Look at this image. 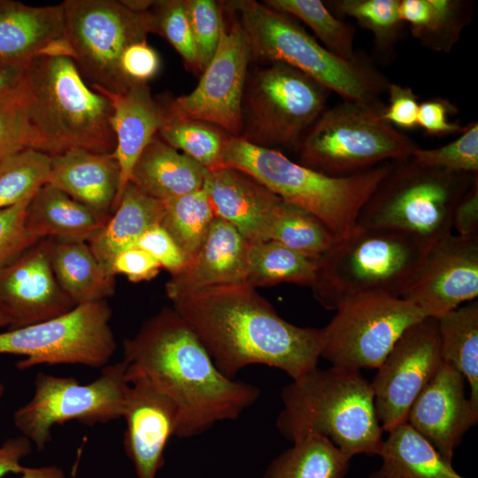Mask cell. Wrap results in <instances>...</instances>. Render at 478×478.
Masks as SVG:
<instances>
[{
  "instance_id": "obj_49",
  "label": "cell",
  "mask_w": 478,
  "mask_h": 478,
  "mask_svg": "<svg viewBox=\"0 0 478 478\" xmlns=\"http://www.w3.org/2000/svg\"><path fill=\"white\" fill-rule=\"evenodd\" d=\"M159 67V57L146 40L127 46L120 58L121 71L130 81L147 83Z\"/></svg>"
},
{
  "instance_id": "obj_43",
  "label": "cell",
  "mask_w": 478,
  "mask_h": 478,
  "mask_svg": "<svg viewBox=\"0 0 478 478\" xmlns=\"http://www.w3.org/2000/svg\"><path fill=\"white\" fill-rule=\"evenodd\" d=\"M412 159L426 166L478 174V124H467L454 141L434 149H418Z\"/></svg>"
},
{
  "instance_id": "obj_5",
  "label": "cell",
  "mask_w": 478,
  "mask_h": 478,
  "mask_svg": "<svg viewBox=\"0 0 478 478\" xmlns=\"http://www.w3.org/2000/svg\"><path fill=\"white\" fill-rule=\"evenodd\" d=\"M388 161L348 176L335 177L296 163L281 151L229 135L223 166L242 171L285 202L319 219L336 241L350 235L358 216L391 168Z\"/></svg>"
},
{
  "instance_id": "obj_55",
  "label": "cell",
  "mask_w": 478,
  "mask_h": 478,
  "mask_svg": "<svg viewBox=\"0 0 478 478\" xmlns=\"http://www.w3.org/2000/svg\"><path fill=\"white\" fill-rule=\"evenodd\" d=\"M6 327H9V322L4 316L0 314V331Z\"/></svg>"
},
{
  "instance_id": "obj_24",
  "label": "cell",
  "mask_w": 478,
  "mask_h": 478,
  "mask_svg": "<svg viewBox=\"0 0 478 478\" xmlns=\"http://www.w3.org/2000/svg\"><path fill=\"white\" fill-rule=\"evenodd\" d=\"M46 183L110 217L120 188V167L113 153L72 149L50 157Z\"/></svg>"
},
{
  "instance_id": "obj_40",
  "label": "cell",
  "mask_w": 478,
  "mask_h": 478,
  "mask_svg": "<svg viewBox=\"0 0 478 478\" xmlns=\"http://www.w3.org/2000/svg\"><path fill=\"white\" fill-rule=\"evenodd\" d=\"M271 240L315 260L336 242L319 219L285 201L274 225Z\"/></svg>"
},
{
  "instance_id": "obj_51",
  "label": "cell",
  "mask_w": 478,
  "mask_h": 478,
  "mask_svg": "<svg viewBox=\"0 0 478 478\" xmlns=\"http://www.w3.org/2000/svg\"><path fill=\"white\" fill-rule=\"evenodd\" d=\"M451 222L457 235H478V177L456 204Z\"/></svg>"
},
{
  "instance_id": "obj_14",
  "label": "cell",
  "mask_w": 478,
  "mask_h": 478,
  "mask_svg": "<svg viewBox=\"0 0 478 478\" xmlns=\"http://www.w3.org/2000/svg\"><path fill=\"white\" fill-rule=\"evenodd\" d=\"M335 312L322 328L320 357L358 371L377 369L403 333L426 318L410 301L382 294L349 299Z\"/></svg>"
},
{
  "instance_id": "obj_34",
  "label": "cell",
  "mask_w": 478,
  "mask_h": 478,
  "mask_svg": "<svg viewBox=\"0 0 478 478\" xmlns=\"http://www.w3.org/2000/svg\"><path fill=\"white\" fill-rule=\"evenodd\" d=\"M316 273L317 260L276 241L249 244L245 283L252 288L285 282L312 287Z\"/></svg>"
},
{
  "instance_id": "obj_19",
  "label": "cell",
  "mask_w": 478,
  "mask_h": 478,
  "mask_svg": "<svg viewBox=\"0 0 478 478\" xmlns=\"http://www.w3.org/2000/svg\"><path fill=\"white\" fill-rule=\"evenodd\" d=\"M465 381L453 366L442 362L412 404L406 419L442 459L451 465L456 448L478 420V411L466 397Z\"/></svg>"
},
{
  "instance_id": "obj_4",
  "label": "cell",
  "mask_w": 478,
  "mask_h": 478,
  "mask_svg": "<svg viewBox=\"0 0 478 478\" xmlns=\"http://www.w3.org/2000/svg\"><path fill=\"white\" fill-rule=\"evenodd\" d=\"M281 398L276 427L287 440L294 443L315 433L351 458L379 454L383 429L371 382L359 371L317 366L283 387Z\"/></svg>"
},
{
  "instance_id": "obj_33",
  "label": "cell",
  "mask_w": 478,
  "mask_h": 478,
  "mask_svg": "<svg viewBox=\"0 0 478 478\" xmlns=\"http://www.w3.org/2000/svg\"><path fill=\"white\" fill-rule=\"evenodd\" d=\"M351 459L328 438L310 433L273 459L263 478H344Z\"/></svg>"
},
{
  "instance_id": "obj_54",
  "label": "cell",
  "mask_w": 478,
  "mask_h": 478,
  "mask_svg": "<svg viewBox=\"0 0 478 478\" xmlns=\"http://www.w3.org/2000/svg\"><path fill=\"white\" fill-rule=\"evenodd\" d=\"M20 478H65L63 469L58 466L24 467Z\"/></svg>"
},
{
  "instance_id": "obj_31",
  "label": "cell",
  "mask_w": 478,
  "mask_h": 478,
  "mask_svg": "<svg viewBox=\"0 0 478 478\" xmlns=\"http://www.w3.org/2000/svg\"><path fill=\"white\" fill-rule=\"evenodd\" d=\"M388 433L378 454L382 464L368 478H466L407 422Z\"/></svg>"
},
{
  "instance_id": "obj_12",
  "label": "cell",
  "mask_w": 478,
  "mask_h": 478,
  "mask_svg": "<svg viewBox=\"0 0 478 478\" xmlns=\"http://www.w3.org/2000/svg\"><path fill=\"white\" fill-rule=\"evenodd\" d=\"M128 388L123 360L104 366L88 384L40 372L33 397L14 412V424L38 450H43L57 424L77 420L92 426L121 418Z\"/></svg>"
},
{
  "instance_id": "obj_22",
  "label": "cell",
  "mask_w": 478,
  "mask_h": 478,
  "mask_svg": "<svg viewBox=\"0 0 478 478\" xmlns=\"http://www.w3.org/2000/svg\"><path fill=\"white\" fill-rule=\"evenodd\" d=\"M249 244L234 226L215 218L196 255L171 274L168 298L173 302L207 288L245 283Z\"/></svg>"
},
{
  "instance_id": "obj_16",
  "label": "cell",
  "mask_w": 478,
  "mask_h": 478,
  "mask_svg": "<svg viewBox=\"0 0 478 478\" xmlns=\"http://www.w3.org/2000/svg\"><path fill=\"white\" fill-rule=\"evenodd\" d=\"M442 362L436 318L426 317L403 333L371 382L383 431L406 422L412 404Z\"/></svg>"
},
{
  "instance_id": "obj_30",
  "label": "cell",
  "mask_w": 478,
  "mask_h": 478,
  "mask_svg": "<svg viewBox=\"0 0 478 478\" xmlns=\"http://www.w3.org/2000/svg\"><path fill=\"white\" fill-rule=\"evenodd\" d=\"M474 5L467 0H399L398 13L421 46L449 54L468 26Z\"/></svg>"
},
{
  "instance_id": "obj_18",
  "label": "cell",
  "mask_w": 478,
  "mask_h": 478,
  "mask_svg": "<svg viewBox=\"0 0 478 478\" xmlns=\"http://www.w3.org/2000/svg\"><path fill=\"white\" fill-rule=\"evenodd\" d=\"M478 296V235L451 234L428 250L402 298L438 318Z\"/></svg>"
},
{
  "instance_id": "obj_8",
  "label": "cell",
  "mask_w": 478,
  "mask_h": 478,
  "mask_svg": "<svg viewBox=\"0 0 478 478\" xmlns=\"http://www.w3.org/2000/svg\"><path fill=\"white\" fill-rule=\"evenodd\" d=\"M478 174L392 161L363 207L357 226L395 229L434 245L452 234V213Z\"/></svg>"
},
{
  "instance_id": "obj_45",
  "label": "cell",
  "mask_w": 478,
  "mask_h": 478,
  "mask_svg": "<svg viewBox=\"0 0 478 478\" xmlns=\"http://www.w3.org/2000/svg\"><path fill=\"white\" fill-rule=\"evenodd\" d=\"M32 197L0 210V267L37 242L25 227L27 209Z\"/></svg>"
},
{
  "instance_id": "obj_25",
  "label": "cell",
  "mask_w": 478,
  "mask_h": 478,
  "mask_svg": "<svg viewBox=\"0 0 478 478\" xmlns=\"http://www.w3.org/2000/svg\"><path fill=\"white\" fill-rule=\"evenodd\" d=\"M103 95L112 106V126L116 137L113 154L120 167V188L113 212L136 160L158 134L163 121V109L159 99L152 96L148 83L131 81L124 93Z\"/></svg>"
},
{
  "instance_id": "obj_2",
  "label": "cell",
  "mask_w": 478,
  "mask_h": 478,
  "mask_svg": "<svg viewBox=\"0 0 478 478\" xmlns=\"http://www.w3.org/2000/svg\"><path fill=\"white\" fill-rule=\"evenodd\" d=\"M225 376L265 365L297 380L318 366L322 328L283 320L246 283L215 286L173 302Z\"/></svg>"
},
{
  "instance_id": "obj_9",
  "label": "cell",
  "mask_w": 478,
  "mask_h": 478,
  "mask_svg": "<svg viewBox=\"0 0 478 478\" xmlns=\"http://www.w3.org/2000/svg\"><path fill=\"white\" fill-rule=\"evenodd\" d=\"M385 105L343 100L326 108L297 147L299 164L343 177L412 158L420 147L382 118Z\"/></svg>"
},
{
  "instance_id": "obj_21",
  "label": "cell",
  "mask_w": 478,
  "mask_h": 478,
  "mask_svg": "<svg viewBox=\"0 0 478 478\" xmlns=\"http://www.w3.org/2000/svg\"><path fill=\"white\" fill-rule=\"evenodd\" d=\"M203 190L215 218L226 220L250 243L271 240L284 204L249 174L230 167L204 171Z\"/></svg>"
},
{
  "instance_id": "obj_1",
  "label": "cell",
  "mask_w": 478,
  "mask_h": 478,
  "mask_svg": "<svg viewBox=\"0 0 478 478\" xmlns=\"http://www.w3.org/2000/svg\"><path fill=\"white\" fill-rule=\"evenodd\" d=\"M128 382L143 379L176 405V436L190 438L235 420L260 396L250 383L225 376L191 328L173 308L147 319L122 343Z\"/></svg>"
},
{
  "instance_id": "obj_41",
  "label": "cell",
  "mask_w": 478,
  "mask_h": 478,
  "mask_svg": "<svg viewBox=\"0 0 478 478\" xmlns=\"http://www.w3.org/2000/svg\"><path fill=\"white\" fill-rule=\"evenodd\" d=\"M32 143L22 77L17 86L0 95V160L24 149H32Z\"/></svg>"
},
{
  "instance_id": "obj_28",
  "label": "cell",
  "mask_w": 478,
  "mask_h": 478,
  "mask_svg": "<svg viewBox=\"0 0 478 478\" xmlns=\"http://www.w3.org/2000/svg\"><path fill=\"white\" fill-rule=\"evenodd\" d=\"M162 216V201L147 196L128 182L108 221L88 243L98 261L112 272L114 258L135 247L149 228L160 225Z\"/></svg>"
},
{
  "instance_id": "obj_52",
  "label": "cell",
  "mask_w": 478,
  "mask_h": 478,
  "mask_svg": "<svg viewBox=\"0 0 478 478\" xmlns=\"http://www.w3.org/2000/svg\"><path fill=\"white\" fill-rule=\"evenodd\" d=\"M32 443L25 436L8 438L0 446V477L9 474H21L20 461L30 454Z\"/></svg>"
},
{
  "instance_id": "obj_35",
  "label": "cell",
  "mask_w": 478,
  "mask_h": 478,
  "mask_svg": "<svg viewBox=\"0 0 478 478\" xmlns=\"http://www.w3.org/2000/svg\"><path fill=\"white\" fill-rule=\"evenodd\" d=\"M163 121L158 135L208 171L224 168L223 152L230 135L212 124L174 114L166 99H159Z\"/></svg>"
},
{
  "instance_id": "obj_36",
  "label": "cell",
  "mask_w": 478,
  "mask_h": 478,
  "mask_svg": "<svg viewBox=\"0 0 478 478\" xmlns=\"http://www.w3.org/2000/svg\"><path fill=\"white\" fill-rule=\"evenodd\" d=\"M162 203L160 225L171 235L187 262L200 249L215 219L207 196L202 189Z\"/></svg>"
},
{
  "instance_id": "obj_20",
  "label": "cell",
  "mask_w": 478,
  "mask_h": 478,
  "mask_svg": "<svg viewBox=\"0 0 478 478\" xmlns=\"http://www.w3.org/2000/svg\"><path fill=\"white\" fill-rule=\"evenodd\" d=\"M122 418L123 445L137 478H156L164 452L179 425L178 409L165 394L143 379L129 382Z\"/></svg>"
},
{
  "instance_id": "obj_38",
  "label": "cell",
  "mask_w": 478,
  "mask_h": 478,
  "mask_svg": "<svg viewBox=\"0 0 478 478\" xmlns=\"http://www.w3.org/2000/svg\"><path fill=\"white\" fill-rule=\"evenodd\" d=\"M328 5L337 15L353 18L369 30L374 50L381 58L389 59L405 34V24L398 13L399 0H334Z\"/></svg>"
},
{
  "instance_id": "obj_3",
  "label": "cell",
  "mask_w": 478,
  "mask_h": 478,
  "mask_svg": "<svg viewBox=\"0 0 478 478\" xmlns=\"http://www.w3.org/2000/svg\"><path fill=\"white\" fill-rule=\"evenodd\" d=\"M32 149L49 156L72 149L116 148L110 99L89 87L67 56L42 55L24 70Z\"/></svg>"
},
{
  "instance_id": "obj_56",
  "label": "cell",
  "mask_w": 478,
  "mask_h": 478,
  "mask_svg": "<svg viewBox=\"0 0 478 478\" xmlns=\"http://www.w3.org/2000/svg\"><path fill=\"white\" fill-rule=\"evenodd\" d=\"M4 390V385L0 382V399H1L2 396H3Z\"/></svg>"
},
{
  "instance_id": "obj_29",
  "label": "cell",
  "mask_w": 478,
  "mask_h": 478,
  "mask_svg": "<svg viewBox=\"0 0 478 478\" xmlns=\"http://www.w3.org/2000/svg\"><path fill=\"white\" fill-rule=\"evenodd\" d=\"M50 263L59 286L75 305L106 301L115 292L116 276L87 242L52 239Z\"/></svg>"
},
{
  "instance_id": "obj_26",
  "label": "cell",
  "mask_w": 478,
  "mask_h": 478,
  "mask_svg": "<svg viewBox=\"0 0 478 478\" xmlns=\"http://www.w3.org/2000/svg\"><path fill=\"white\" fill-rule=\"evenodd\" d=\"M109 218L46 183L29 202L25 227L29 235L37 241L51 238L88 243Z\"/></svg>"
},
{
  "instance_id": "obj_7",
  "label": "cell",
  "mask_w": 478,
  "mask_h": 478,
  "mask_svg": "<svg viewBox=\"0 0 478 478\" xmlns=\"http://www.w3.org/2000/svg\"><path fill=\"white\" fill-rule=\"evenodd\" d=\"M430 247L402 231L356 226L317 259L313 297L330 311L365 295L402 297Z\"/></svg>"
},
{
  "instance_id": "obj_44",
  "label": "cell",
  "mask_w": 478,
  "mask_h": 478,
  "mask_svg": "<svg viewBox=\"0 0 478 478\" xmlns=\"http://www.w3.org/2000/svg\"><path fill=\"white\" fill-rule=\"evenodd\" d=\"M187 16L196 48L199 72H203L217 50L222 12L212 0H185Z\"/></svg>"
},
{
  "instance_id": "obj_10",
  "label": "cell",
  "mask_w": 478,
  "mask_h": 478,
  "mask_svg": "<svg viewBox=\"0 0 478 478\" xmlns=\"http://www.w3.org/2000/svg\"><path fill=\"white\" fill-rule=\"evenodd\" d=\"M61 4L65 39L81 76L101 94L124 93L131 81L121 71L120 58L127 46L155 34L150 11H135L116 0Z\"/></svg>"
},
{
  "instance_id": "obj_37",
  "label": "cell",
  "mask_w": 478,
  "mask_h": 478,
  "mask_svg": "<svg viewBox=\"0 0 478 478\" xmlns=\"http://www.w3.org/2000/svg\"><path fill=\"white\" fill-rule=\"evenodd\" d=\"M264 4L302 20L321 44L335 55L346 60L357 55L354 50L355 27L334 16L320 0H267Z\"/></svg>"
},
{
  "instance_id": "obj_39",
  "label": "cell",
  "mask_w": 478,
  "mask_h": 478,
  "mask_svg": "<svg viewBox=\"0 0 478 478\" xmlns=\"http://www.w3.org/2000/svg\"><path fill=\"white\" fill-rule=\"evenodd\" d=\"M50 156L27 148L0 160V210L32 197L47 182Z\"/></svg>"
},
{
  "instance_id": "obj_48",
  "label": "cell",
  "mask_w": 478,
  "mask_h": 478,
  "mask_svg": "<svg viewBox=\"0 0 478 478\" xmlns=\"http://www.w3.org/2000/svg\"><path fill=\"white\" fill-rule=\"evenodd\" d=\"M135 246L147 251L171 274L179 272L186 264L182 252L161 225L149 228Z\"/></svg>"
},
{
  "instance_id": "obj_15",
  "label": "cell",
  "mask_w": 478,
  "mask_h": 478,
  "mask_svg": "<svg viewBox=\"0 0 478 478\" xmlns=\"http://www.w3.org/2000/svg\"><path fill=\"white\" fill-rule=\"evenodd\" d=\"M251 51L240 20L227 26L222 15L220 41L211 62L189 94L166 100L176 115L216 126L232 136L242 133V102Z\"/></svg>"
},
{
  "instance_id": "obj_17",
  "label": "cell",
  "mask_w": 478,
  "mask_h": 478,
  "mask_svg": "<svg viewBox=\"0 0 478 478\" xmlns=\"http://www.w3.org/2000/svg\"><path fill=\"white\" fill-rule=\"evenodd\" d=\"M51 238L41 239L0 267V314L10 329L58 317L76 305L50 263Z\"/></svg>"
},
{
  "instance_id": "obj_32",
  "label": "cell",
  "mask_w": 478,
  "mask_h": 478,
  "mask_svg": "<svg viewBox=\"0 0 478 478\" xmlns=\"http://www.w3.org/2000/svg\"><path fill=\"white\" fill-rule=\"evenodd\" d=\"M436 320L442 361L468 382V399L478 411V302H467Z\"/></svg>"
},
{
  "instance_id": "obj_42",
  "label": "cell",
  "mask_w": 478,
  "mask_h": 478,
  "mask_svg": "<svg viewBox=\"0 0 478 478\" xmlns=\"http://www.w3.org/2000/svg\"><path fill=\"white\" fill-rule=\"evenodd\" d=\"M150 11L154 20L155 34L164 37L174 48L190 70L198 73L185 0L154 1Z\"/></svg>"
},
{
  "instance_id": "obj_23",
  "label": "cell",
  "mask_w": 478,
  "mask_h": 478,
  "mask_svg": "<svg viewBox=\"0 0 478 478\" xmlns=\"http://www.w3.org/2000/svg\"><path fill=\"white\" fill-rule=\"evenodd\" d=\"M42 55L70 58L62 4L32 6L0 0V66L25 68Z\"/></svg>"
},
{
  "instance_id": "obj_11",
  "label": "cell",
  "mask_w": 478,
  "mask_h": 478,
  "mask_svg": "<svg viewBox=\"0 0 478 478\" xmlns=\"http://www.w3.org/2000/svg\"><path fill=\"white\" fill-rule=\"evenodd\" d=\"M329 92L301 71L272 62L247 76L239 137L262 147L297 149L326 109Z\"/></svg>"
},
{
  "instance_id": "obj_6",
  "label": "cell",
  "mask_w": 478,
  "mask_h": 478,
  "mask_svg": "<svg viewBox=\"0 0 478 478\" xmlns=\"http://www.w3.org/2000/svg\"><path fill=\"white\" fill-rule=\"evenodd\" d=\"M239 13L251 58L290 66L310 76L343 100L371 105L382 102L389 80L366 56L343 59L320 43L291 16L254 0L226 3Z\"/></svg>"
},
{
  "instance_id": "obj_47",
  "label": "cell",
  "mask_w": 478,
  "mask_h": 478,
  "mask_svg": "<svg viewBox=\"0 0 478 478\" xmlns=\"http://www.w3.org/2000/svg\"><path fill=\"white\" fill-rule=\"evenodd\" d=\"M386 93L389 95V103L385 105L382 118L398 128L417 127L420 103L412 89L389 82Z\"/></svg>"
},
{
  "instance_id": "obj_50",
  "label": "cell",
  "mask_w": 478,
  "mask_h": 478,
  "mask_svg": "<svg viewBox=\"0 0 478 478\" xmlns=\"http://www.w3.org/2000/svg\"><path fill=\"white\" fill-rule=\"evenodd\" d=\"M160 268L151 255L136 246L120 252L111 266L115 276L125 275L132 282L150 281L158 275Z\"/></svg>"
},
{
  "instance_id": "obj_53",
  "label": "cell",
  "mask_w": 478,
  "mask_h": 478,
  "mask_svg": "<svg viewBox=\"0 0 478 478\" xmlns=\"http://www.w3.org/2000/svg\"><path fill=\"white\" fill-rule=\"evenodd\" d=\"M25 68L0 66V95L17 86Z\"/></svg>"
},
{
  "instance_id": "obj_27",
  "label": "cell",
  "mask_w": 478,
  "mask_h": 478,
  "mask_svg": "<svg viewBox=\"0 0 478 478\" xmlns=\"http://www.w3.org/2000/svg\"><path fill=\"white\" fill-rule=\"evenodd\" d=\"M204 171L156 135L136 160L128 182L147 196L166 201L202 189Z\"/></svg>"
},
{
  "instance_id": "obj_13",
  "label": "cell",
  "mask_w": 478,
  "mask_h": 478,
  "mask_svg": "<svg viewBox=\"0 0 478 478\" xmlns=\"http://www.w3.org/2000/svg\"><path fill=\"white\" fill-rule=\"evenodd\" d=\"M107 301L76 305L58 317L0 331V354L26 358L17 367L38 365H83L103 368L116 350Z\"/></svg>"
},
{
  "instance_id": "obj_46",
  "label": "cell",
  "mask_w": 478,
  "mask_h": 478,
  "mask_svg": "<svg viewBox=\"0 0 478 478\" xmlns=\"http://www.w3.org/2000/svg\"><path fill=\"white\" fill-rule=\"evenodd\" d=\"M458 112V108L446 99L436 97L420 104L418 112V127L428 135L444 136L461 134L467 125L452 122L449 117Z\"/></svg>"
}]
</instances>
